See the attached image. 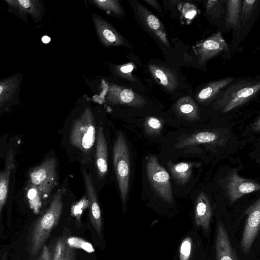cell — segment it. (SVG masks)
I'll return each mask as SVG.
<instances>
[{"label": "cell", "instance_id": "1", "mask_svg": "<svg viewBox=\"0 0 260 260\" xmlns=\"http://www.w3.org/2000/svg\"><path fill=\"white\" fill-rule=\"evenodd\" d=\"M64 192L62 188L57 190L49 208L35 224L30 240V252L31 255H35L38 253L51 231L58 224L63 209L62 197Z\"/></svg>", "mask_w": 260, "mask_h": 260}, {"label": "cell", "instance_id": "2", "mask_svg": "<svg viewBox=\"0 0 260 260\" xmlns=\"http://www.w3.org/2000/svg\"><path fill=\"white\" fill-rule=\"evenodd\" d=\"M129 153L123 134L118 133L113 149V161L119 187L121 202L123 205L126 200L130 175Z\"/></svg>", "mask_w": 260, "mask_h": 260}, {"label": "cell", "instance_id": "3", "mask_svg": "<svg viewBox=\"0 0 260 260\" xmlns=\"http://www.w3.org/2000/svg\"><path fill=\"white\" fill-rule=\"evenodd\" d=\"M260 89L259 82L241 81L229 85L216 101L222 112H229L252 99Z\"/></svg>", "mask_w": 260, "mask_h": 260}, {"label": "cell", "instance_id": "4", "mask_svg": "<svg viewBox=\"0 0 260 260\" xmlns=\"http://www.w3.org/2000/svg\"><path fill=\"white\" fill-rule=\"evenodd\" d=\"M96 138L94 119L91 112L86 109L75 121L70 133L71 144L87 153L92 147Z\"/></svg>", "mask_w": 260, "mask_h": 260}, {"label": "cell", "instance_id": "5", "mask_svg": "<svg viewBox=\"0 0 260 260\" xmlns=\"http://www.w3.org/2000/svg\"><path fill=\"white\" fill-rule=\"evenodd\" d=\"M146 171L148 180L159 197L167 202H172L173 197L170 175L158 162L155 156H150L148 158Z\"/></svg>", "mask_w": 260, "mask_h": 260}, {"label": "cell", "instance_id": "6", "mask_svg": "<svg viewBox=\"0 0 260 260\" xmlns=\"http://www.w3.org/2000/svg\"><path fill=\"white\" fill-rule=\"evenodd\" d=\"M56 159L49 157L29 172V183L38 188L43 198H47L56 184Z\"/></svg>", "mask_w": 260, "mask_h": 260}, {"label": "cell", "instance_id": "7", "mask_svg": "<svg viewBox=\"0 0 260 260\" xmlns=\"http://www.w3.org/2000/svg\"><path fill=\"white\" fill-rule=\"evenodd\" d=\"M247 217L243 231L241 248L244 253H248L256 238L260 224V199H258L246 211Z\"/></svg>", "mask_w": 260, "mask_h": 260}, {"label": "cell", "instance_id": "8", "mask_svg": "<svg viewBox=\"0 0 260 260\" xmlns=\"http://www.w3.org/2000/svg\"><path fill=\"white\" fill-rule=\"evenodd\" d=\"M228 48V44L218 32L200 42L193 49L199 62L203 64L219 53L227 50Z\"/></svg>", "mask_w": 260, "mask_h": 260}, {"label": "cell", "instance_id": "9", "mask_svg": "<svg viewBox=\"0 0 260 260\" xmlns=\"http://www.w3.org/2000/svg\"><path fill=\"white\" fill-rule=\"evenodd\" d=\"M82 173L88 199L90 219L96 232L99 236H101L102 218L92 178L85 170H83Z\"/></svg>", "mask_w": 260, "mask_h": 260}, {"label": "cell", "instance_id": "10", "mask_svg": "<svg viewBox=\"0 0 260 260\" xmlns=\"http://www.w3.org/2000/svg\"><path fill=\"white\" fill-rule=\"evenodd\" d=\"M230 200L235 202L242 196L259 190L257 183L240 177L236 173L231 174L226 185Z\"/></svg>", "mask_w": 260, "mask_h": 260}, {"label": "cell", "instance_id": "11", "mask_svg": "<svg viewBox=\"0 0 260 260\" xmlns=\"http://www.w3.org/2000/svg\"><path fill=\"white\" fill-rule=\"evenodd\" d=\"M212 214V208L208 196L205 192L200 193L196 203L194 219L196 225L208 232Z\"/></svg>", "mask_w": 260, "mask_h": 260}, {"label": "cell", "instance_id": "12", "mask_svg": "<svg viewBox=\"0 0 260 260\" xmlns=\"http://www.w3.org/2000/svg\"><path fill=\"white\" fill-rule=\"evenodd\" d=\"M149 69L155 79L167 90L173 91L178 86L177 75L170 68L162 65L151 64Z\"/></svg>", "mask_w": 260, "mask_h": 260}, {"label": "cell", "instance_id": "13", "mask_svg": "<svg viewBox=\"0 0 260 260\" xmlns=\"http://www.w3.org/2000/svg\"><path fill=\"white\" fill-rule=\"evenodd\" d=\"M95 165L99 176L104 177L108 171V148L102 126L99 127L96 138Z\"/></svg>", "mask_w": 260, "mask_h": 260}, {"label": "cell", "instance_id": "14", "mask_svg": "<svg viewBox=\"0 0 260 260\" xmlns=\"http://www.w3.org/2000/svg\"><path fill=\"white\" fill-rule=\"evenodd\" d=\"M216 251L217 260H236L228 235L221 222L218 223L217 229Z\"/></svg>", "mask_w": 260, "mask_h": 260}, {"label": "cell", "instance_id": "15", "mask_svg": "<svg viewBox=\"0 0 260 260\" xmlns=\"http://www.w3.org/2000/svg\"><path fill=\"white\" fill-rule=\"evenodd\" d=\"M142 19L147 27L155 37L166 46L169 47L170 43L168 39L167 31L161 22L154 15L144 7H141Z\"/></svg>", "mask_w": 260, "mask_h": 260}, {"label": "cell", "instance_id": "16", "mask_svg": "<svg viewBox=\"0 0 260 260\" xmlns=\"http://www.w3.org/2000/svg\"><path fill=\"white\" fill-rule=\"evenodd\" d=\"M94 21L100 39L107 45H120L124 44L123 39L112 26L104 20L94 17Z\"/></svg>", "mask_w": 260, "mask_h": 260}, {"label": "cell", "instance_id": "17", "mask_svg": "<svg viewBox=\"0 0 260 260\" xmlns=\"http://www.w3.org/2000/svg\"><path fill=\"white\" fill-rule=\"evenodd\" d=\"M14 168V153L12 149H10L7 154L5 170L0 172V219L7 198L10 175Z\"/></svg>", "mask_w": 260, "mask_h": 260}, {"label": "cell", "instance_id": "18", "mask_svg": "<svg viewBox=\"0 0 260 260\" xmlns=\"http://www.w3.org/2000/svg\"><path fill=\"white\" fill-rule=\"evenodd\" d=\"M233 81L232 77L210 82L206 85L197 93V100L200 102L208 101L217 95L225 87Z\"/></svg>", "mask_w": 260, "mask_h": 260}, {"label": "cell", "instance_id": "19", "mask_svg": "<svg viewBox=\"0 0 260 260\" xmlns=\"http://www.w3.org/2000/svg\"><path fill=\"white\" fill-rule=\"evenodd\" d=\"M175 110L184 118L195 120L199 117V108L193 100L189 96L179 99L175 105Z\"/></svg>", "mask_w": 260, "mask_h": 260}, {"label": "cell", "instance_id": "20", "mask_svg": "<svg viewBox=\"0 0 260 260\" xmlns=\"http://www.w3.org/2000/svg\"><path fill=\"white\" fill-rule=\"evenodd\" d=\"M193 165L191 163L181 162L178 164L169 162L170 170L174 179L180 184L186 183L190 177Z\"/></svg>", "mask_w": 260, "mask_h": 260}, {"label": "cell", "instance_id": "21", "mask_svg": "<svg viewBox=\"0 0 260 260\" xmlns=\"http://www.w3.org/2000/svg\"><path fill=\"white\" fill-rule=\"evenodd\" d=\"M241 0H230L227 2L225 23L227 26L237 27L240 20Z\"/></svg>", "mask_w": 260, "mask_h": 260}, {"label": "cell", "instance_id": "22", "mask_svg": "<svg viewBox=\"0 0 260 260\" xmlns=\"http://www.w3.org/2000/svg\"><path fill=\"white\" fill-rule=\"evenodd\" d=\"M217 138V136L212 132H200L181 141L177 144L176 148H181L187 146L212 142L216 140Z\"/></svg>", "mask_w": 260, "mask_h": 260}, {"label": "cell", "instance_id": "23", "mask_svg": "<svg viewBox=\"0 0 260 260\" xmlns=\"http://www.w3.org/2000/svg\"><path fill=\"white\" fill-rule=\"evenodd\" d=\"M42 195L38 188L29 183L27 190V198L30 208L37 214L41 208Z\"/></svg>", "mask_w": 260, "mask_h": 260}, {"label": "cell", "instance_id": "24", "mask_svg": "<svg viewBox=\"0 0 260 260\" xmlns=\"http://www.w3.org/2000/svg\"><path fill=\"white\" fill-rule=\"evenodd\" d=\"M162 126L163 124L159 119L152 116L147 117L144 124L145 132L151 135L159 134Z\"/></svg>", "mask_w": 260, "mask_h": 260}, {"label": "cell", "instance_id": "25", "mask_svg": "<svg viewBox=\"0 0 260 260\" xmlns=\"http://www.w3.org/2000/svg\"><path fill=\"white\" fill-rule=\"evenodd\" d=\"M67 245L73 248L82 249L88 252H93L94 249L92 245L84 239L71 237L66 239Z\"/></svg>", "mask_w": 260, "mask_h": 260}, {"label": "cell", "instance_id": "26", "mask_svg": "<svg viewBox=\"0 0 260 260\" xmlns=\"http://www.w3.org/2000/svg\"><path fill=\"white\" fill-rule=\"evenodd\" d=\"M257 1H242L240 11V20L243 23L247 20L251 15L254 8L257 5Z\"/></svg>", "mask_w": 260, "mask_h": 260}, {"label": "cell", "instance_id": "27", "mask_svg": "<svg viewBox=\"0 0 260 260\" xmlns=\"http://www.w3.org/2000/svg\"><path fill=\"white\" fill-rule=\"evenodd\" d=\"M93 2L100 8L112 11L113 13L120 14L122 10L118 1H93Z\"/></svg>", "mask_w": 260, "mask_h": 260}, {"label": "cell", "instance_id": "28", "mask_svg": "<svg viewBox=\"0 0 260 260\" xmlns=\"http://www.w3.org/2000/svg\"><path fill=\"white\" fill-rule=\"evenodd\" d=\"M64 237L59 238L56 241L53 250L52 260H63L67 246Z\"/></svg>", "mask_w": 260, "mask_h": 260}, {"label": "cell", "instance_id": "29", "mask_svg": "<svg viewBox=\"0 0 260 260\" xmlns=\"http://www.w3.org/2000/svg\"><path fill=\"white\" fill-rule=\"evenodd\" d=\"M191 245V239L189 237L185 238L182 241L179 250L180 260H189Z\"/></svg>", "mask_w": 260, "mask_h": 260}, {"label": "cell", "instance_id": "30", "mask_svg": "<svg viewBox=\"0 0 260 260\" xmlns=\"http://www.w3.org/2000/svg\"><path fill=\"white\" fill-rule=\"evenodd\" d=\"M119 98L121 103L131 104L133 103L135 96L132 90L125 89L121 92Z\"/></svg>", "mask_w": 260, "mask_h": 260}, {"label": "cell", "instance_id": "31", "mask_svg": "<svg viewBox=\"0 0 260 260\" xmlns=\"http://www.w3.org/2000/svg\"><path fill=\"white\" fill-rule=\"evenodd\" d=\"M63 260H76V251L75 248L67 245Z\"/></svg>", "mask_w": 260, "mask_h": 260}, {"label": "cell", "instance_id": "32", "mask_svg": "<svg viewBox=\"0 0 260 260\" xmlns=\"http://www.w3.org/2000/svg\"><path fill=\"white\" fill-rule=\"evenodd\" d=\"M38 260H52V256L49 249L46 245L42 247L41 253Z\"/></svg>", "mask_w": 260, "mask_h": 260}, {"label": "cell", "instance_id": "33", "mask_svg": "<svg viewBox=\"0 0 260 260\" xmlns=\"http://www.w3.org/2000/svg\"><path fill=\"white\" fill-rule=\"evenodd\" d=\"M5 89L4 82H1L0 84V106L8 101V95H4L7 94V93H4V92L8 90Z\"/></svg>", "mask_w": 260, "mask_h": 260}, {"label": "cell", "instance_id": "34", "mask_svg": "<svg viewBox=\"0 0 260 260\" xmlns=\"http://www.w3.org/2000/svg\"><path fill=\"white\" fill-rule=\"evenodd\" d=\"M145 1L154 8L161 15H162V11L157 1L153 0H147Z\"/></svg>", "mask_w": 260, "mask_h": 260}, {"label": "cell", "instance_id": "35", "mask_svg": "<svg viewBox=\"0 0 260 260\" xmlns=\"http://www.w3.org/2000/svg\"><path fill=\"white\" fill-rule=\"evenodd\" d=\"M133 70V66L132 64H128L126 66H123L120 68V71L124 73H128L132 71Z\"/></svg>", "mask_w": 260, "mask_h": 260}, {"label": "cell", "instance_id": "36", "mask_svg": "<svg viewBox=\"0 0 260 260\" xmlns=\"http://www.w3.org/2000/svg\"><path fill=\"white\" fill-rule=\"evenodd\" d=\"M42 41L45 44H47L50 41V38L47 36H44L42 38Z\"/></svg>", "mask_w": 260, "mask_h": 260}]
</instances>
